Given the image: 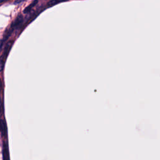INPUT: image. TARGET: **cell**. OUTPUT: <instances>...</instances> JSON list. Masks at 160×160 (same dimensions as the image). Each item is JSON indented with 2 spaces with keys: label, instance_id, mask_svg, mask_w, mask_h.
<instances>
[{
  "label": "cell",
  "instance_id": "10",
  "mask_svg": "<svg viewBox=\"0 0 160 160\" xmlns=\"http://www.w3.org/2000/svg\"><path fill=\"white\" fill-rule=\"evenodd\" d=\"M8 1H9V0H0V4L5 3V2H7Z\"/></svg>",
  "mask_w": 160,
  "mask_h": 160
},
{
  "label": "cell",
  "instance_id": "6",
  "mask_svg": "<svg viewBox=\"0 0 160 160\" xmlns=\"http://www.w3.org/2000/svg\"><path fill=\"white\" fill-rule=\"evenodd\" d=\"M5 123L3 121H0V131H5Z\"/></svg>",
  "mask_w": 160,
  "mask_h": 160
},
{
  "label": "cell",
  "instance_id": "11",
  "mask_svg": "<svg viewBox=\"0 0 160 160\" xmlns=\"http://www.w3.org/2000/svg\"><path fill=\"white\" fill-rule=\"evenodd\" d=\"M2 83L1 80H0V92H1V90H2Z\"/></svg>",
  "mask_w": 160,
  "mask_h": 160
},
{
  "label": "cell",
  "instance_id": "3",
  "mask_svg": "<svg viewBox=\"0 0 160 160\" xmlns=\"http://www.w3.org/2000/svg\"><path fill=\"white\" fill-rule=\"evenodd\" d=\"M3 160H10L8 147L7 143H4L3 149Z\"/></svg>",
  "mask_w": 160,
  "mask_h": 160
},
{
  "label": "cell",
  "instance_id": "7",
  "mask_svg": "<svg viewBox=\"0 0 160 160\" xmlns=\"http://www.w3.org/2000/svg\"><path fill=\"white\" fill-rule=\"evenodd\" d=\"M25 1H26V0H16V1L14 2V4L15 5H18V4H20V3H21L24 2Z\"/></svg>",
  "mask_w": 160,
  "mask_h": 160
},
{
  "label": "cell",
  "instance_id": "4",
  "mask_svg": "<svg viewBox=\"0 0 160 160\" xmlns=\"http://www.w3.org/2000/svg\"><path fill=\"white\" fill-rule=\"evenodd\" d=\"M38 3V0H34V1L30 5H28L24 10H23V13H28L30 12V11L33 9V8H34Z\"/></svg>",
  "mask_w": 160,
  "mask_h": 160
},
{
  "label": "cell",
  "instance_id": "2",
  "mask_svg": "<svg viewBox=\"0 0 160 160\" xmlns=\"http://www.w3.org/2000/svg\"><path fill=\"white\" fill-rule=\"evenodd\" d=\"M23 21V17L22 16V15H19L16 19L12 22L11 26H10V28L11 30H13V31L15 30V29H16L18 26H19V25L22 23Z\"/></svg>",
  "mask_w": 160,
  "mask_h": 160
},
{
  "label": "cell",
  "instance_id": "8",
  "mask_svg": "<svg viewBox=\"0 0 160 160\" xmlns=\"http://www.w3.org/2000/svg\"><path fill=\"white\" fill-rule=\"evenodd\" d=\"M5 41L2 39L1 40H0V51H1V49H2V48H3V45H4V44H5Z\"/></svg>",
  "mask_w": 160,
  "mask_h": 160
},
{
  "label": "cell",
  "instance_id": "5",
  "mask_svg": "<svg viewBox=\"0 0 160 160\" xmlns=\"http://www.w3.org/2000/svg\"><path fill=\"white\" fill-rule=\"evenodd\" d=\"M66 1H68V0H51V1H50L48 3V7H51L53 6H55L58 3H60L62 2H66Z\"/></svg>",
  "mask_w": 160,
  "mask_h": 160
},
{
  "label": "cell",
  "instance_id": "9",
  "mask_svg": "<svg viewBox=\"0 0 160 160\" xmlns=\"http://www.w3.org/2000/svg\"><path fill=\"white\" fill-rule=\"evenodd\" d=\"M2 112H3V104L2 101L0 100V116H1L2 113Z\"/></svg>",
  "mask_w": 160,
  "mask_h": 160
},
{
  "label": "cell",
  "instance_id": "1",
  "mask_svg": "<svg viewBox=\"0 0 160 160\" xmlns=\"http://www.w3.org/2000/svg\"><path fill=\"white\" fill-rule=\"evenodd\" d=\"M13 44V41H10L9 42H8L5 46L4 53H3L2 57H0V72L2 71L4 69L5 60L9 54V52L11 50Z\"/></svg>",
  "mask_w": 160,
  "mask_h": 160
}]
</instances>
